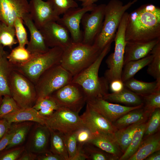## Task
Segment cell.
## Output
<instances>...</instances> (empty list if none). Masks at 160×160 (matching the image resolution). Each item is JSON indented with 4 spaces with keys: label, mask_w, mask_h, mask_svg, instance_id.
<instances>
[{
    "label": "cell",
    "mask_w": 160,
    "mask_h": 160,
    "mask_svg": "<svg viewBox=\"0 0 160 160\" xmlns=\"http://www.w3.org/2000/svg\"><path fill=\"white\" fill-rule=\"evenodd\" d=\"M6 53L4 49V47L0 44V57Z\"/></svg>",
    "instance_id": "obj_54"
},
{
    "label": "cell",
    "mask_w": 160,
    "mask_h": 160,
    "mask_svg": "<svg viewBox=\"0 0 160 160\" xmlns=\"http://www.w3.org/2000/svg\"><path fill=\"white\" fill-rule=\"evenodd\" d=\"M92 134L91 138L88 143L111 154L116 159H119L123 154L113 134L99 132Z\"/></svg>",
    "instance_id": "obj_21"
},
{
    "label": "cell",
    "mask_w": 160,
    "mask_h": 160,
    "mask_svg": "<svg viewBox=\"0 0 160 160\" xmlns=\"http://www.w3.org/2000/svg\"><path fill=\"white\" fill-rule=\"evenodd\" d=\"M151 53L153 58L148 65L147 72L160 84V41L154 47Z\"/></svg>",
    "instance_id": "obj_35"
},
{
    "label": "cell",
    "mask_w": 160,
    "mask_h": 160,
    "mask_svg": "<svg viewBox=\"0 0 160 160\" xmlns=\"http://www.w3.org/2000/svg\"><path fill=\"white\" fill-rule=\"evenodd\" d=\"M125 38L126 41L140 42L160 39V8L146 4L128 13Z\"/></svg>",
    "instance_id": "obj_1"
},
{
    "label": "cell",
    "mask_w": 160,
    "mask_h": 160,
    "mask_svg": "<svg viewBox=\"0 0 160 160\" xmlns=\"http://www.w3.org/2000/svg\"><path fill=\"white\" fill-rule=\"evenodd\" d=\"M137 1L133 0L123 5L119 0H111L106 4L102 28L93 44L100 51L114 41L124 13Z\"/></svg>",
    "instance_id": "obj_4"
},
{
    "label": "cell",
    "mask_w": 160,
    "mask_h": 160,
    "mask_svg": "<svg viewBox=\"0 0 160 160\" xmlns=\"http://www.w3.org/2000/svg\"><path fill=\"white\" fill-rule=\"evenodd\" d=\"M55 110L52 108H42L38 111L39 114L44 117H47L51 115Z\"/></svg>",
    "instance_id": "obj_51"
},
{
    "label": "cell",
    "mask_w": 160,
    "mask_h": 160,
    "mask_svg": "<svg viewBox=\"0 0 160 160\" xmlns=\"http://www.w3.org/2000/svg\"><path fill=\"white\" fill-rule=\"evenodd\" d=\"M80 116L85 127L92 133L99 132L113 134L118 129L112 123L93 109L87 103L85 111Z\"/></svg>",
    "instance_id": "obj_17"
},
{
    "label": "cell",
    "mask_w": 160,
    "mask_h": 160,
    "mask_svg": "<svg viewBox=\"0 0 160 160\" xmlns=\"http://www.w3.org/2000/svg\"><path fill=\"white\" fill-rule=\"evenodd\" d=\"M160 39L145 42L126 41L125 48L124 64L132 60L144 57L151 53Z\"/></svg>",
    "instance_id": "obj_19"
},
{
    "label": "cell",
    "mask_w": 160,
    "mask_h": 160,
    "mask_svg": "<svg viewBox=\"0 0 160 160\" xmlns=\"http://www.w3.org/2000/svg\"><path fill=\"white\" fill-rule=\"evenodd\" d=\"M92 135L91 132L86 127L77 130L76 139L79 151L81 150L84 144L89 142L91 138Z\"/></svg>",
    "instance_id": "obj_44"
},
{
    "label": "cell",
    "mask_w": 160,
    "mask_h": 160,
    "mask_svg": "<svg viewBox=\"0 0 160 160\" xmlns=\"http://www.w3.org/2000/svg\"><path fill=\"white\" fill-rule=\"evenodd\" d=\"M12 136V133L8 131L7 132L0 140V152L6 147L9 144Z\"/></svg>",
    "instance_id": "obj_50"
},
{
    "label": "cell",
    "mask_w": 160,
    "mask_h": 160,
    "mask_svg": "<svg viewBox=\"0 0 160 160\" xmlns=\"http://www.w3.org/2000/svg\"><path fill=\"white\" fill-rule=\"evenodd\" d=\"M0 156V160H17L25 150L24 146L13 147Z\"/></svg>",
    "instance_id": "obj_45"
},
{
    "label": "cell",
    "mask_w": 160,
    "mask_h": 160,
    "mask_svg": "<svg viewBox=\"0 0 160 160\" xmlns=\"http://www.w3.org/2000/svg\"><path fill=\"white\" fill-rule=\"evenodd\" d=\"M109 84V88L112 92H119L124 88V83L121 80H114Z\"/></svg>",
    "instance_id": "obj_47"
},
{
    "label": "cell",
    "mask_w": 160,
    "mask_h": 160,
    "mask_svg": "<svg viewBox=\"0 0 160 160\" xmlns=\"http://www.w3.org/2000/svg\"><path fill=\"white\" fill-rule=\"evenodd\" d=\"M106 4L96 5L90 13H85L81 23L83 26L82 42L92 45L99 34L103 26Z\"/></svg>",
    "instance_id": "obj_11"
},
{
    "label": "cell",
    "mask_w": 160,
    "mask_h": 160,
    "mask_svg": "<svg viewBox=\"0 0 160 160\" xmlns=\"http://www.w3.org/2000/svg\"><path fill=\"white\" fill-rule=\"evenodd\" d=\"M101 51L93 44L72 42L63 50L60 64L73 77L92 63Z\"/></svg>",
    "instance_id": "obj_3"
},
{
    "label": "cell",
    "mask_w": 160,
    "mask_h": 160,
    "mask_svg": "<svg viewBox=\"0 0 160 160\" xmlns=\"http://www.w3.org/2000/svg\"><path fill=\"white\" fill-rule=\"evenodd\" d=\"M153 55L150 54L141 59L130 61L124 65L121 80L124 82L133 77L139 71L148 65L152 60Z\"/></svg>",
    "instance_id": "obj_30"
},
{
    "label": "cell",
    "mask_w": 160,
    "mask_h": 160,
    "mask_svg": "<svg viewBox=\"0 0 160 160\" xmlns=\"http://www.w3.org/2000/svg\"><path fill=\"white\" fill-rule=\"evenodd\" d=\"M128 14L126 12L122 17L114 39L115 43L114 52L110 55L106 60L108 68L105 72L104 77L109 84L114 80H121L124 65L126 44L125 31Z\"/></svg>",
    "instance_id": "obj_6"
},
{
    "label": "cell",
    "mask_w": 160,
    "mask_h": 160,
    "mask_svg": "<svg viewBox=\"0 0 160 160\" xmlns=\"http://www.w3.org/2000/svg\"><path fill=\"white\" fill-rule=\"evenodd\" d=\"M146 121H140L118 129L113 134L114 137L123 153L130 144L135 131L142 124Z\"/></svg>",
    "instance_id": "obj_29"
},
{
    "label": "cell",
    "mask_w": 160,
    "mask_h": 160,
    "mask_svg": "<svg viewBox=\"0 0 160 160\" xmlns=\"http://www.w3.org/2000/svg\"><path fill=\"white\" fill-rule=\"evenodd\" d=\"M81 151L86 157L87 160H107L115 159L111 154H107L105 152L89 143L84 144Z\"/></svg>",
    "instance_id": "obj_34"
},
{
    "label": "cell",
    "mask_w": 160,
    "mask_h": 160,
    "mask_svg": "<svg viewBox=\"0 0 160 160\" xmlns=\"http://www.w3.org/2000/svg\"><path fill=\"white\" fill-rule=\"evenodd\" d=\"M2 99V97H0V105L1 104Z\"/></svg>",
    "instance_id": "obj_55"
},
{
    "label": "cell",
    "mask_w": 160,
    "mask_h": 160,
    "mask_svg": "<svg viewBox=\"0 0 160 160\" xmlns=\"http://www.w3.org/2000/svg\"><path fill=\"white\" fill-rule=\"evenodd\" d=\"M54 10L58 16L63 14L70 8L78 7L74 0H52Z\"/></svg>",
    "instance_id": "obj_42"
},
{
    "label": "cell",
    "mask_w": 160,
    "mask_h": 160,
    "mask_svg": "<svg viewBox=\"0 0 160 160\" xmlns=\"http://www.w3.org/2000/svg\"><path fill=\"white\" fill-rule=\"evenodd\" d=\"M3 97L0 105V118L20 109L11 96L7 95Z\"/></svg>",
    "instance_id": "obj_41"
},
{
    "label": "cell",
    "mask_w": 160,
    "mask_h": 160,
    "mask_svg": "<svg viewBox=\"0 0 160 160\" xmlns=\"http://www.w3.org/2000/svg\"><path fill=\"white\" fill-rule=\"evenodd\" d=\"M86 103L112 123L129 111L141 108L143 105L125 106L110 103L102 98L88 100Z\"/></svg>",
    "instance_id": "obj_15"
},
{
    "label": "cell",
    "mask_w": 160,
    "mask_h": 160,
    "mask_svg": "<svg viewBox=\"0 0 160 160\" xmlns=\"http://www.w3.org/2000/svg\"><path fill=\"white\" fill-rule=\"evenodd\" d=\"M33 83L20 73L14 68L10 79L11 96L20 108H31L37 99Z\"/></svg>",
    "instance_id": "obj_8"
},
{
    "label": "cell",
    "mask_w": 160,
    "mask_h": 160,
    "mask_svg": "<svg viewBox=\"0 0 160 160\" xmlns=\"http://www.w3.org/2000/svg\"><path fill=\"white\" fill-rule=\"evenodd\" d=\"M35 54L31 53L25 47L18 45L12 49L7 57L13 66H17L28 62Z\"/></svg>",
    "instance_id": "obj_33"
},
{
    "label": "cell",
    "mask_w": 160,
    "mask_h": 160,
    "mask_svg": "<svg viewBox=\"0 0 160 160\" xmlns=\"http://www.w3.org/2000/svg\"><path fill=\"white\" fill-rule=\"evenodd\" d=\"M149 121L147 123L143 137L156 133L160 125V109L157 108L152 113Z\"/></svg>",
    "instance_id": "obj_40"
},
{
    "label": "cell",
    "mask_w": 160,
    "mask_h": 160,
    "mask_svg": "<svg viewBox=\"0 0 160 160\" xmlns=\"http://www.w3.org/2000/svg\"><path fill=\"white\" fill-rule=\"evenodd\" d=\"M73 78L72 75L60 64L51 67L40 76L35 84L37 100L50 96L56 91L71 82Z\"/></svg>",
    "instance_id": "obj_7"
},
{
    "label": "cell",
    "mask_w": 160,
    "mask_h": 160,
    "mask_svg": "<svg viewBox=\"0 0 160 160\" xmlns=\"http://www.w3.org/2000/svg\"><path fill=\"white\" fill-rule=\"evenodd\" d=\"M59 107L79 113L86 103L87 98L81 87L71 82L53 92L51 95Z\"/></svg>",
    "instance_id": "obj_10"
},
{
    "label": "cell",
    "mask_w": 160,
    "mask_h": 160,
    "mask_svg": "<svg viewBox=\"0 0 160 160\" xmlns=\"http://www.w3.org/2000/svg\"><path fill=\"white\" fill-rule=\"evenodd\" d=\"M22 19L30 34V40L27 45V49L33 54L43 53L47 52L49 48L46 44L42 33L35 25L29 13L24 16Z\"/></svg>",
    "instance_id": "obj_18"
},
{
    "label": "cell",
    "mask_w": 160,
    "mask_h": 160,
    "mask_svg": "<svg viewBox=\"0 0 160 160\" xmlns=\"http://www.w3.org/2000/svg\"><path fill=\"white\" fill-rule=\"evenodd\" d=\"M37 155L28 150H25L18 159V160H36Z\"/></svg>",
    "instance_id": "obj_49"
},
{
    "label": "cell",
    "mask_w": 160,
    "mask_h": 160,
    "mask_svg": "<svg viewBox=\"0 0 160 160\" xmlns=\"http://www.w3.org/2000/svg\"><path fill=\"white\" fill-rule=\"evenodd\" d=\"M15 36L14 26L7 25L0 21V44L4 47L12 49L14 45L18 43Z\"/></svg>",
    "instance_id": "obj_36"
},
{
    "label": "cell",
    "mask_w": 160,
    "mask_h": 160,
    "mask_svg": "<svg viewBox=\"0 0 160 160\" xmlns=\"http://www.w3.org/2000/svg\"><path fill=\"white\" fill-rule=\"evenodd\" d=\"M22 18L18 17L15 20L14 26L15 29V36L19 46L25 47L28 44V34L24 26Z\"/></svg>",
    "instance_id": "obj_39"
},
{
    "label": "cell",
    "mask_w": 160,
    "mask_h": 160,
    "mask_svg": "<svg viewBox=\"0 0 160 160\" xmlns=\"http://www.w3.org/2000/svg\"><path fill=\"white\" fill-rule=\"evenodd\" d=\"M78 113L60 107L45 119V125L64 134L85 127Z\"/></svg>",
    "instance_id": "obj_9"
},
{
    "label": "cell",
    "mask_w": 160,
    "mask_h": 160,
    "mask_svg": "<svg viewBox=\"0 0 160 160\" xmlns=\"http://www.w3.org/2000/svg\"><path fill=\"white\" fill-rule=\"evenodd\" d=\"M96 5L94 3L82 8H70L56 22L68 31L73 42H82V33L80 29L81 18L85 13L92 11Z\"/></svg>",
    "instance_id": "obj_12"
},
{
    "label": "cell",
    "mask_w": 160,
    "mask_h": 160,
    "mask_svg": "<svg viewBox=\"0 0 160 160\" xmlns=\"http://www.w3.org/2000/svg\"><path fill=\"white\" fill-rule=\"evenodd\" d=\"M98 0H87L83 2L82 4V7L86 6L93 4L97 1Z\"/></svg>",
    "instance_id": "obj_53"
},
{
    "label": "cell",
    "mask_w": 160,
    "mask_h": 160,
    "mask_svg": "<svg viewBox=\"0 0 160 160\" xmlns=\"http://www.w3.org/2000/svg\"><path fill=\"white\" fill-rule=\"evenodd\" d=\"M39 30L49 47H59L64 50L73 42L68 31L56 22H49Z\"/></svg>",
    "instance_id": "obj_13"
},
{
    "label": "cell",
    "mask_w": 160,
    "mask_h": 160,
    "mask_svg": "<svg viewBox=\"0 0 160 160\" xmlns=\"http://www.w3.org/2000/svg\"><path fill=\"white\" fill-rule=\"evenodd\" d=\"M111 44L107 45L89 66L73 77L72 82L80 85L85 95L87 101L103 98L108 93L109 83L104 77H100L98 72L101 63L109 52Z\"/></svg>",
    "instance_id": "obj_2"
},
{
    "label": "cell",
    "mask_w": 160,
    "mask_h": 160,
    "mask_svg": "<svg viewBox=\"0 0 160 160\" xmlns=\"http://www.w3.org/2000/svg\"><path fill=\"white\" fill-rule=\"evenodd\" d=\"M8 54L6 52L0 57V97L11 96L10 79L14 67L7 58Z\"/></svg>",
    "instance_id": "obj_26"
},
{
    "label": "cell",
    "mask_w": 160,
    "mask_h": 160,
    "mask_svg": "<svg viewBox=\"0 0 160 160\" xmlns=\"http://www.w3.org/2000/svg\"><path fill=\"white\" fill-rule=\"evenodd\" d=\"M28 13L27 0H0V21L7 25L14 26L16 18H22Z\"/></svg>",
    "instance_id": "obj_16"
},
{
    "label": "cell",
    "mask_w": 160,
    "mask_h": 160,
    "mask_svg": "<svg viewBox=\"0 0 160 160\" xmlns=\"http://www.w3.org/2000/svg\"><path fill=\"white\" fill-rule=\"evenodd\" d=\"M159 133H155L142 140L134 154L128 160H143L153 153L160 150Z\"/></svg>",
    "instance_id": "obj_23"
},
{
    "label": "cell",
    "mask_w": 160,
    "mask_h": 160,
    "mask_svg": "<svg viewBox=\"0 0 160 160\" xmlns=\"http://www.w3.org/2000/svg\"><path fill=\"white\" fill-rule=\"evenodd\" d=\"M123 83L125 87L141 97L160 89V84L156 81L146 82L138 80L132 77Z\"/></svg>",
    "instance_id": "obj_27"
},
{
    "label": "cell",
    "mask_w": 160,
    "mask_h": 160,
    "mask_svg": "<svg viewBox=\"0 0 160 160\" xmlns=\"http://www.w3.org/2000/svg\"><path fill=\"white\" fill-rule=\"evenodd\" d=\"M32 121H24L11 123L8 131L12 133L10 142L6 147L8 149L16 147L25 141L27 134L33 124Z\"/></svg>",
    "instance_id": "obj_24"
},
{
    "label": "cell",
    "mask_w": 160,
    "mask_h": 160,
    "mask_svg": "<svg viewBox=\"0 0 160 160\" xmlns=\"http://www.w3.org/2000/svg\"><path fill=\"white\" fill-rule=\"evenodd\" d=\"M63 50L59 47L49 48L46 52L35 54L26 63L13 66L14 69L35 84L40 76L51 67L60 64Z\"/></svg>",
    "instance_id": "obj_5"
},
{
    "label": "cell",
    "mask_w": 160,
    "mask_h": 160,
    "mask_svg": "<svg viewBox=\"0 0 160 160\" xmlns=\"http://www.w3.org/2000/svg\"><path fill=\"white\" fill-rule=\"evenodd\" d=\"M146 124V122L143 123L137 129L129 146L119 160H128L136 152L143 140Z\"/></svg>",
    "instance_id": "obj_32"
},
{
    "label": "cell",
    "mask_w": 160,
    "mask_h": 160,
    "mask_svg": "<svg viewBox=\"0 0 160 160\" xmlns=\"http://www.w3.org/2000/svg\"><path fill=\"white\" fill-rule=\"evenodd\" d=\"M50 134L45 125L37 123L33 129L28 145V150L39 154L48 150Z\"/></svg>",
    "instance_id": "obj_20"
},
{
    "label": "cell",
    "mask_w": 160,
    "mask_h": 160,
    "mask_svg": "<svg viewBox=\"0 0 160 160\" xmlns=\"http://www.w3.org/2000/svg\"><path fill=\"white\" fill-rule=\"evenodd\" d=\"M29 14L39 29L46 24L57 22L60 18L54 10L52 0H31L29 2Z\"/></svg>",
    "instance_id": "obj_14"
},
{
    "label": "cell",
    "mask_w": 160,
    "mask_h": 160,
    "mask_svg": "<svg viewBox=\"0 0 160 160\" xmlns=\"http://www.w3.org/2000/svg\"><path fill=\"white\" fill-rule=\"evenodd\" d=\"M79 0V1H81L82 2H84L86 1L87 0Z\"/></svg>",
    "instance_id": "obj_56"
},
{
    "label": "cell",
    "mask_w": 160,
    "mask_h": 160,
    "mask_svg": "<svg viewBox=\"0 0 160 160\" xmlns=\"http://www.w3.org/2000/svg\"><path fill=\"white\" fill-rule=\"evenodd\" d=\"M32 107L38 111L46 108H51L55 111L60 108L55 100L50 95L37 100Z\"/></svg>",
    "instance_id": "obj_43"
},
{
    "label": "cell",
    "mask_w": 160,
    "mask_h": 160,
    "mask_svg": "<svg viewBox=\"0 0 160 160\" xmlns=\"http://www.w3.org/2000/svg\"><path fill=\"white\" fill-rule=\"evenodd\" d=\"M145 159L146 160H160V150L156 151L152 153L148 156Z\"/></svg>",
    "instance_id": "obj_52"
},
{
    "label": "cell",
    "mask_w": 160,
    "mask_h": 160,
    "mask_svg": "<svg viewBox=\"0 0 160 160\" xmlns=\"http://www.w3.org/2000/svg\"><path fill=\"white\" fill-rule=\"evenodd\" d=\"M108 101L136 106L143 105L140 96L124 88L117 92L108 93L102 98Z\"/></svg>",
    "instance_id": "obj_25"
},
{
    "label": "cell",
    "mask_w": 160,
    "mask_h": 160,
    "mask_svg": "<svg viewBox=\"0 0 160 160\" xmlns=\"http://www.w3.org/2000/svg\"><path fill=\"white\" fill-rule=\"evenodd\" d=\"M150 115L143 106L129 111L112 124L117 129H119L140 121H146Z\"/></svg>",
    "instance_id": "obj_28"
},
{
    "label": "cell",
    "mask_w": 160,
    "mask_h": 160,
    "mask_svg": "<svg viewBox=\"0 0 160 160\" xmlns=\"http://www.w3.org/2000/svg\"><path fill=\"white\" fill-rule=\"evenodd\" d=\"M49 129L50 134L49 150L60 156L65 160H69L64 134L57 130Z\"/></svg>",
    "instance_id": "obj_31"
},
{
    "label": "cell",
    "mask_w": 160,
    "mask_h": 160,
    "mask_svg": "<svg viewBox=\"0 0 160 160\" xmlns=\"http://www.w3.org/2000/svg\"><path fill=\"white\" fill-rule=\"evenodd\" d=\"M77 131L64 134L69 160H77L79 154L77 143Z\"/></svg>",
    "instance_id": "obj_37"
},
{
    "label": "cell",
    "mask_w": 160,
    "mask_h": 160,
    "mask_svg": "<svg viewBox=\"0 0 160 160\" xmlns=\"http://www.w3.org/2000/svg\"><path fill=\"white\" fill-rule=\"evenodd\" d=\"M10 125L4 119H0V140L7 132Z\"/></svg>",
    "instance_id": "obj_48"
},
{
    "label": "cell",
    "mask_w": 160,
    "mask_h": 160,
    "mask_svg": "<svg viewBox=\"0 0 160 160\" xmlns=\"http://www.w3.org/2000/svg\"><path fill=\"white\" fill-rule=\"evenodd\" d=\"M142 97H143V108L150 115L155 109L160 108V89Z\"/></svg>",
    "instance_id": "obj_38"
},
{
    "label": "cell",
    "mask_w": 160,
    "mask_h": 160,
    "mask_svg": "<svg viewBox=\"0 0 160 160\" xmlns=\"http://www.w3.org/2000/svg\"><path fill=\"white\" fill-rule=\"evenodd\" d=\"M10 124L13 123L32 121L45 125L46 118L40 115L38 111L33 107L20 108L2 117Z\"/></svg>",
    "instance_id": "obj_22"
},
{
    "label": "cell",
    "mask_w": 160,
    "mask_h": 160,
    "mask_svg": "<svg viewBox=\"0 0 160 160\" xmlns=\"http://www.w3.org/2000/svg\"><path fill=\"white\" fill-rule=\"evenodd\" d=\"M38 160H65L60 156L55 154L49 150H47L37 155Z\"/></svg>",
    "instance_id": "obj_46"
}]
</instances>
